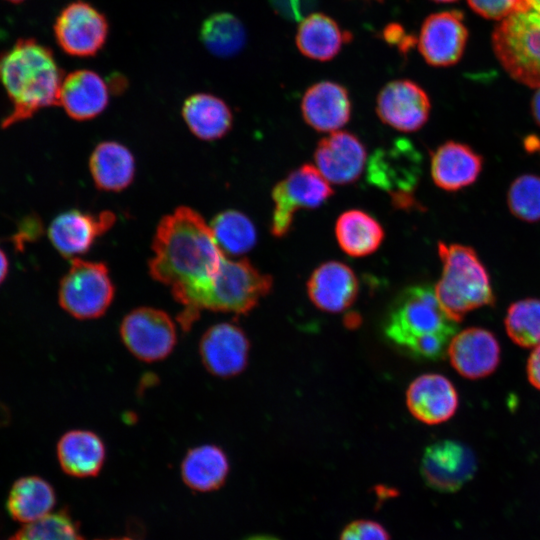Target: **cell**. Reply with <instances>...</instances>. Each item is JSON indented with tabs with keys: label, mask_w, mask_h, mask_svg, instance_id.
Masks as SVG:
<instances>
[{
	"label": "cell",
	"mask_w": 540,
	"mask_h": 540,
	"mask_svg": "<svg viewBox=\"0 0 540 540\" xmlns=\"http://www.w3.org/2000/svg\"><path fill=\"white\" fill-rule=\"evenodd\" d=\"M152 250L149 273L171 288L178 303L208 284L226 256L210 225L189 207H179L161 219Z\"/></svg>",
	"instance_id": "6da1fadb"
},
{
	"label": "cell",
	"mask_w": 540,
	"mask_h": 540,
	"mask_svg": "<svg viewBox=\"0 0 540 540\" xmlns=\"http://www.w3.org/2000/svg\"><path fill=\"white\" fill-rule=\"evenodd\" d=\"M63 71L52 50L32 38H21L0 54V83L13 107L6 128L58 104Z\"/></svg>",
	"instance_id": "7a4b0ae2"
},
{
	"label": "cell",
	"mask_w": 540,
	"mask_h": 540,
	"mask_svg": "<svg viewBox=\"0 0 540 540\" xmlns=\"http://www.w3.org/2000/svg\"><path fill=\"white\" fill-rule=\"evenodd\" d=\"M435 291L424 284L401 291L391 304L384 334L397 348L417 360L437 361L447 353L456 332Z\"/></svg>",
	"instance_id": "3957f363"
},
{
	"label": "cell",
	"mask_w": 540,
	"mask_h": 540,
	"mask_svg": "<svg viewBox=\"0 0 540 540\" xmlns=\"http://www.w3.org/2000/svg\"><path fill=\"white\" fill-rule=\"evenodd\" d=\"M272 285V277L248 259L225 256L213 279L179 303L183 308L177 321L187 331L202 310L246 315L270 293Z\"/></svg>",
	"instance_id": "277c9868"
},
{
	"label": "cell",
	"mask_w": 540,
	"mask_h": 540,
	"mask_svg": "<svg viewBox=\"0 0 540 540\" xmlns=\"http://www.w3.org/2000/svg\"><path fill=\"white\" fill-rule=\"evenodd\" d=\"M442 274L435 286V295L456 323L477 308L495 302L489 274L476 251L458 243L438 242Z\"/></svg>",
	"instance_id": "5b68a950"
},
{
	"label": "cell",
	"mask_w": 540,
	"mask_h": 540,
	"mask_svg": "<svg viewBox=\"0 0 540 540\" xmlns=\"http://www.w3.org/2000/svg\"><path fill=\"white\" fill-rule=\"evenodd\" d=\"M493 47L514 79L540 86V10L524 7L503 19L494 30Z\"/></svg>",
	"instance_id": "8992f818"
},
{
	"label": "cell",
	"mask_w": 540,
	"mask_h": 540,
	"mask_svg": "<svg viewBox=\"0 0 540 540\" xmlns=\"http://www.w3.org/2000/svg\"><path fill=\"white\" fill-rule=\"evenodd\" d=\"M115 286L102 262L74 258L59 286V304L79 320L97 319L110 307Z\"/></svg>",
	"instance_id": "52a82bcc"
},
{
	"label": "cell",
	"mask_w": 540,
	"mask_h": 540,
	"mask_svg": "<svg viewBox=\"0 0 540 540\" xmlns=\"http://www.w3.org/2000/svg\"><path fill=\"white\" fill-rule=\"evenodd\" d=\"M421 155L407 139H396L391 145L376 150L367 166L371 185L390 194L397 208L415 204L414 191L421 177Z\"/></svg>",
	"instance_id": "ba28073f"
},
{
	"label": "cell",
	"mask_w": 540,
	"mask_h": 540,
	"mask_svg": "<svg viewBox=\"0 0 540 540\" xmlns=\"http://www.w3.org/2000/svg\"><path fill=\"white\" fill-rule=\"evenodd\" d=\"M333 194L329 182L311 164H303L279 181L272 190L274 203L270 231L277 238L286 236L295 213L300 209H315Z\"/></svg>",
	"instance_id": "9c48e42d"
},
{
	"label": "cell",
	"mask_w": 540,
	"mask_h": 540,
	"mask_svg": "<svg viewBox=\"0 0 540 540\" xmlns=\"http://www.w3.org/2000/svg\"><path fill=\"white\" fill-rule=\"evenodd\" d=\"M176 324L168 313L138 307L127 313L119 327L120 338L137 359L153 363L167 358L177 343Z\"/></svg>",
	"instance_id": "30bf717a"
},
{
	"label": "cell",
	"mask_w": 540,
	"mask_h": 540,
	"mask_svg": "<svg viewBox=\"0 0 540 540\" xmlns=\"http://www.w3.org/2000/svg\"><path fill=\"white\" fill-rule=\"evenodd\" d=\"M54 36L58 46L74 57H91L105 45L109 24L103 13L85 1H75L57 16Z\"/></svg>",
	"instance_id": "8fae6325"
},
{
	"label": "cell",
	"mask_w": 540,
	"mask_h": 540,
	"mask_svg": "<svg viewBox=\"0 0 540 540\" xmlns=\"http://www.w3.org/2000/svg\"><path fill=\"white\" fill-rule=\"evenodd\" d=\"M473 451L455 440H441L429 445L422 456L420 473L426 485L438 492L461 489L476 473Z\"/></svg>",
	"instance_id": "7c38bea8"
},
{
	"label": "cell",
	"mask_w": 540,
	"mask_h": 540,
	"mask_svg": "<svg viewBox=\"0 0 540 540\" xmlns=\"http://www.w3.org/2000/svg\"><path fill=\"white\" fill-rule=\"evenodd\" d=\"M250 342L236 324L221 322L210 326L199 341V355L213 376L231 378L247 366Z\"/></svg>",
	"instance_id": "4fadbf2b"
},
{
	"label": "cell",
	"mask_w": 540,
	"mask_h": 540,
	"mask_svg": "<svg viewBox=\"0 0 540 540\" xmlns=\"http://www.w3.org/2000/svg\"><path fill=\"white\" fill-rule=\"evenodd\" d=\"M431 103L427 93L407 79L388 82L376 99V113L388 126L402 132H414L429 118Z\"/></svg>",
	"instance_id": "5bb4252c"
},
{
	"label": "cell",
	"mask_w": 540,
	"mask_h": 540,
	"mask_svg": "<svg viewBox=\"0 0 540 540\" xmlns=\"http://www.w3.org/2000/svg\"><path fill=\"white\" fill-rule=\"evenodd\" d=\"M467 29L458 11H442L429 15L423 22L418 49L425 61L436 67L455 64L461 58Z\"/></svg>",
	"instance_id": "9a60e30c"
},
{
	"label": "cell",
	"mask_w": 540,
	"mask_h": 540,
	"mask_svg": "<svg viewBox=\"0 0 540 540\" xmlns=\"http://www.w3.org/2000/svg\"><path fill=\"white\" fill-rule=\"evenodd\" d=\"M367 158L364 144L348 131H335L322 138L315 149V167L335 185L355 182L362 174Z\"/></svg>",
	"instance_id": "2e32d148"
},
{
	"label": "cell",
	"mask_w": 540,
	"mask_h": 540,
	"mask_svg": "<svg viewBox=\"0 0 540 540\" xmlns=\"http://www.w3.org/2000/svg\"><path fill=\"white\" fill-rule=\"evenodd\" d=\"M116 222L111 211L90 214L69 210L59 214L48 229L54 248L65 258H76L86 253L97 238L106 233Z\"/></svg>",
	"instance_id": "e0dca14e"
},
{
	"label": "cell",
	"mask_w": 540,
	"mask_h": 540,
	"mask_svg": "<svg viewBox=\"0 0 540 540\" xmlns=\"http://www.w3.org/2000/svg\"><path fill=\"white\" fill-rule=\"evenodd\" d=\"M447 353L455 370L469 379L490 375L500 361L496 337L482 328H468L452 337Z\"/></svg>",
	"instance_id": "ac0fdd59"
},
{
	"label": "cell",
	"mask_w": 540,
	"mask_h": 540,
	"mask_svg": "<svg viewBox=\"0 0 540 540\" xmlns=\"http://www.w3.org/2000/svg\"><path fill=\"white\" fill-rule=\"evenodd\" d=\"M358 279L354 271L339 261L320 264L307 281L312 303L322 311L338 313L349 308L357 298Z\"/></svg>",
	"instance_id": "d6986e66"
},
{
	"label": "cell",
	"mask_w": 540,
	"mask_h": 540,
	"mask_svg": "<svg viewBox=\"0 0 540 540\" xmlns=\"http://www.w3.org/2000/svg\"><path fill=\"white\" fill-rule=\"evenodd\" d=\"M301 112L305 122L316 131H338L351 116L349 93L337 82H317L305 91L301 100Z\"/></svg>",
	"instance_id": "ffe728a7"
},
{
	"label": "cell",
	"mask_w": 540,
	"mask_h": 540,
	"mask_svg": "<svg viewBox=\"0 0 540 540\" xmlns=\"http://www.w3.org/2000/svg\"><path fill=\"white\" fill-rule=\"evenodd\" d=\"M406 404L411 414L425 424H439L451 418L458 407L453 384L440 374H424L409 385Z\"/></svg>",
	"instance_id": "44dd1931"
},
{
	"label": "cell",
	"mask_w": 540,
	"mask_h": 540,
	"mask_svg": "<svg viewBox=\"0 0 540 540\" xmlns=\"http://www.w3.org/2000/svg\"><path fill=\"white\" fill-rule=\"evenodd\" d=\"M109 103V88L95 71L79 69L63 78L58 104L67 115L78 121L101 114Z\"/></svg>",
	"instance_id": "7402d4cb"
},
{
	"label": "cell",
	"mask_w": 540,
	"mask_h": 540,
	"mask_svg": "<svg viewBox=\"0 0 540 540\" xmlns=\"http://www.w3.org/2000/svg\"><path fill=\"white\" fill-rule=\"evenodd\" d=\"M482 166V157L470 146L447 141L432 153L430 171L436 186L455 192L473 184Z\"/></svg>",
	"instance_id": "603a6c76"
},
{
	"label": "cell",
	"mask_w": 540,
	"mask_h": 540,
	"mask_svg": "<svg viewBox=\"0 0 540 540\" xmlns=\"http://www.w3.org/2000/svg\"><path fill=\"white\" fill-rule=\"evenodd\" d=\"M57 458L62 470L73 477H94L106 459V447L93 431L74 429L64 433L57 443Z\"/></svg>",
	"instance_id": "cb8c5ba5"
},
{
	"label": "cell",
	"mask_w": 540,
	"mask_h": 540,
	"mask_svg": "<svg viewBox=\"0 0 540 540\" xmlns=\"http://www.w3.org/2000/svg\"><path fill=\"white\" fill-rule=\"evenodd\" d=\"M229 469L228 457L221 447L203 444L186 452L181 461L180 473L188 488L210 492L223 486Z\"/></svg>",
	"instance_id": "d4e9b609"
},
{
	"label": "cell",
	"mask_w": 540,
	"mask_h": 540,
	"mask_svg": "<svg viewBox=\"0 0 540 540\" xmlns=\"http://www.w3.org/2000/svg\"><path fill=\"white\" fill-rule=\"evenodd\" d=\"M349 40V33L323 13L306 15L300 20L295 36L300 53L318 61L333 59Z\"/></svg>",
	"instance_id": "484cf974"
},
{
	"label": "cell",
	"mask_w": 540,
	"mask_h": 540,
	"mask_svg": "<svg viewBox=\"0 0 540 540\" xmlns=\"http://www.w3.org/2000/svg\"><path fill=\"white\" fill-rule=\"evenodd\" d=\"M89 168L96 187L118 192L128 187L135 174V160L130 150L115 141L98 144L93 150Z\"/></svg>",
	"instance_id": "4316f807"
},
{
	"label": "cell",
	"mask_w": 540,
	"mask_h": 540,
	"mask_svg": "<svg viewBox=\"0 0 540 540\" xmlns=\"http://www.w3.org/2000/svg\"><path fill=\"white\" fill-rule=\"evenodd\" d=\"M182 117L195 136L209 141L223 137L233 122L229 106L209 93L189 96L183 103Z\"/></svg>",
	"instance_id": "83f0119b"
},
{
	"label": "cell",
	"mask_w": 540,
	"mask_h": 540,
	"mask_svg": "<svg viewBox=\"0 0 540 540\" xmlns=\"http://www.w3.org/2000/svg\"><path fill=\"white\" fill-rule=\"evenodd\" d=\"M384 229L370 214L351 209L343 212L335 223V236L340 248L351 257L374 253L384 240Z\"/></svg>",
	"instance_id": "f1b7e54d"
},
{
	"label": "cell",
	"mask_w": 540,
	"mask_h": 540,
	"mask_svg": "<svg viewBox=\"0 0 540 540\" xmlns=\"http://www.w3.org/2000/svg\"><path fill=\"white\" fill-rule=\"evenodd\" d=\"M56 496L53 487L38 476L18 479L8 495L7 510L10 516L23 524L35 522L54 507Z\"/></svg>",
	"instance_id": "f546056e"
},
{
	"label": "cell",
	"mask_w": 540,
	"mask_h": 540,
	"mask_svg": "<svg viewBox=\"0 0 540 540\" xmlns=\"http://www.w3.org/2000/svg\"><path fill=\"white\" fill-rule=\"evenodd\" d=\"M247 34L241 20L229 12H216L208 16L200 28V40L214 56L229 58L245 46Z\"/></svg>",
	"instance_id": "4dcf8cb0"
},
{
	"label": "cell",
	"mask_w": 540,
	"mask_h": 540,
	"mask_svg": "<svg viewBox=\"0 0 540 540\" xmlns=\"http://www.w3.org/2000/svg\"><path fill=\"white\" fill-rule=\"evenodd\" d=\"M215 240L222 252L227 256H240L251 250L257 233L252 221L236 210L221 212L210 225Z\"/></svg>",
	"instance_id": "1f68e13d"
},
{
	"label": "cell",
	"mask_w": 540,
	"mask_h": 540,
	"mask_svg": "<svg viewBox=\"0 0 540 540\" xmlns=\"http://www.w3.org/2000/svg\"><path fill=\"white\" fill-rule=\"evenodd\" d=\"M505 328L511 340L522 347L540 344V300L527 298L510 305Z\"/></svg>",
	"instance_id": "d6a6232c"
},
{
	"label": "cell",
	"mask_w": 540,
	"mask_h": 540,
	"mask_svg": "<svg viewBox=\"0 0 540 540\" xmlns=\"http://www.w3.org/2000/svg\"><path fill=\"white\" fill-rule=\"evenodd\" d=\"M507 203L511 213L526 222L540 221V177L525 174L510 185Z\"/></svg>",
	"instance_id": "836d02e7"
},
{
	"label": "cell",
	"mask_w": 540,
	"mask_h": 540,
	"mask_svg": "<svg viewBox=\"0 0 540 540\" xmlns=\"http://www.w3.org/2000/svg\"><path fill=\"white\" fill-rule=\"evenodd\" d=\"M10 540H82L72 519L65 513H50L24 524Z\"/></svg>",
	"instance_id": "e575fe53"
},
{
	"label": "cell",
	"mask_w": 540,
	"mask_h": 540,
	"mask_svg": "<svg viewBox=\"0 0 540 540\" xmlns=\"http://www.w3.org/2000/svg\"><path fill=\"white\" fill-rule=\"evenodd\" d=\"M339 540H391V537L381 523L370 519H358L349 522L342 529Z\"/></svg>",
	"instance_id": "d590c367"
},
{
	"label": "cell",
	"mask_w": 540,
	"mask_h": 540,
	"mask_svg": "<svg viewBox=\"0 0 540 540\" xmlns=\"http://www.w3.org/2000/svg\"><path fill=\"white\" fill-rule=\"evenodd\" d=\"M524 0H468L470 7L479 15L503 20L521 9Z\"/></svg>",
	"instance_id": "8d00e7d4"
},
{
	"label": "cell",
	"mask_w": 540,
	"mask_h": 540,
	"mask_svg": "<svg viewBox=\"0 0 540 540\" xmlns=\"http://www.w3.org/2000/svg\"><path fill=\"white\" fill-rule=\"evenodd\" d=\"M275 11L290 20H302L306 15L308 0H270Z\"/></svg>",
	"instance_id": "74e56055"
},
{
	"label": "cell",
	"mask_w": 540,
	"mask_h": 540,
	"mask_svg": "<svg viewBox=\"0 0 540 540\" xmlns=\"http://www.w3.org/2000/svg\"><path fill=\"white\" fill-rule=\"evenodd\" d=\"M527 375L530 383L540 390V344L535 347L528 358Z\"/></svg>",
	"instance_id": "f35d334b"
},
{
	"label": "cell",
	"mask_w": 540,
	"mask_h": 540,
	"mask_svg": "<svg viewBox=\"0 0 540 540\" xmlns=\"http://www.w3.org/2000/svg\"><path fill=\"white\" fill-rule=\"evenodd\" d=\"M531 110L535 122L540 126V86L533 96Z\"/></svg>",
	"instance_id": "ab89813d"
},
{
	"label": "cell",
	"mask_w": 540,
	"mask_h": 540,
	"mask_svg": "<svg viewBox=\"0 0 540 540\" xmlns=\"http://www.w3.org/2000/svg\"><path fill=\"white\" fill-rule=\"evenodd\" d=\"M8 272V260L4 252L0 249V284L5 279Z\"/></svg>",
	"instance_id": "60d3db41"
},
{
	"label": "cell",
	"mask_w": 540,
	"mask_h": 540,
	"mask_svg": "<svg viewBox=\"0 0 540 540\" xmlns=\"http://www.w3.org/2000/svg\"><path fill=\"white\" fill-rule=\"evenodd\" d=\"M244 540H280L279 538L271 535H253L250 537L245 538Z\"/></svg>",
	"instance_id": "b9f144b4"
},
{
	"label": "cell",
	"mask_w": 540,
	"mask_h": 540,
	"mask_svg": "<svg viewBox=\"0 0 540 540\" xmlns=\"http://www.w3.org/2000/svg\"><path fill=\"white\" fill-rule=\"evenodd\" d=\"M524 7H531L540 10V0H524L522 8Z\"/></svg>",
	"instance_id": "7bdbcfd3"
},
{
	"label": "cell",
	"mask_w": 540,
	"mask_h": 540,
	"mask_svg": "<svg viewBox=\"0 0 540 540\" xmlns=\"http://www.w3.org/2000/svg\"><path fill=\"white\" fill-rule=\"evenodd\" d=\"M106 540H136V539L129 538V537H123V538H114V539H106Z\"/></svg>",
	"instance_id": "ee69618b"
},
{
	"label": "cell",
	"mask_w": 540,
	"mask_h": 540,
	"mask_svg": "<svg viewBox=\"0 0 540 540\" xmlns=\"http://www.w3.org/2000/svg\"><path fill=\"white\" fill-rule=\"evenodd\" d=\"M6 1L17 4V3H21V2H23L25 0H6Z\"/></svg>",
	"instance_id": "f6af8a7d"
},
{
	"label": "cell",
	"mask_w": 540,
	"mask_h": 540,
	"mask_svg": "<svg viewBox=\"0 0 540 540\" xmlns=\"http://www.w3.org/2000/svg\"><path fill=\"white\" fill-rule=\"evenodd\" d=\"M433 1L448 3V2H453V1H456V0H433Z\"/></svg>",
	"instance_id": "bcb514c9"
},
{
	"label": "cell",
	"mask_w": 540,
	"mask_h": 540,
	"mask_svg": "<svg viewBox=\"0 0 540 540\" xmlns=\"http://www.w3.org/2000/svg\"><path fill=\"white\" fill-rule=\"evenodd\" d=\"M378 1H380V0H378Z\"/></svg>",
	"instance_id": "7dc6e473"
}]
</instances>
